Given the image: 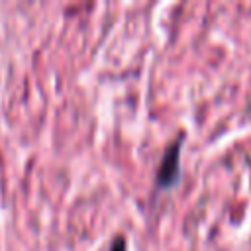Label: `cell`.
<instances>
[{
	"mask_svg": "<svg viewBox=\"0 0 251 251\" xmlns=\"http://www.w3.org/2000/svg\"><path fill=\"white\" fill-rule=\"evenodd\" d=\"M180 137L171 141L163 153V159L157 169V184L159 186H169L178 178V157H180Z\"/></svg>",
	"mask_w": 251,
	"mask_h": 251,
	"instance_id": "6da1fadb",
	"label": "cell"
},
{
	"mask_svg": "<svg viewBox=\"0 0 251 251\" xmlns=\"http://www.w3.org/2000/svg\"><path fill=\"white\" fill-rule=\"evenodd\" d=\"M108 251H127V243H126V237L124 235H116L110 243V249Z\"/></svg>",
	"mask_w": 251,
	"mask_h": 251,
	"instance_id": "7a4b0ae2",
	"label": "cell"
}]
</instances>
